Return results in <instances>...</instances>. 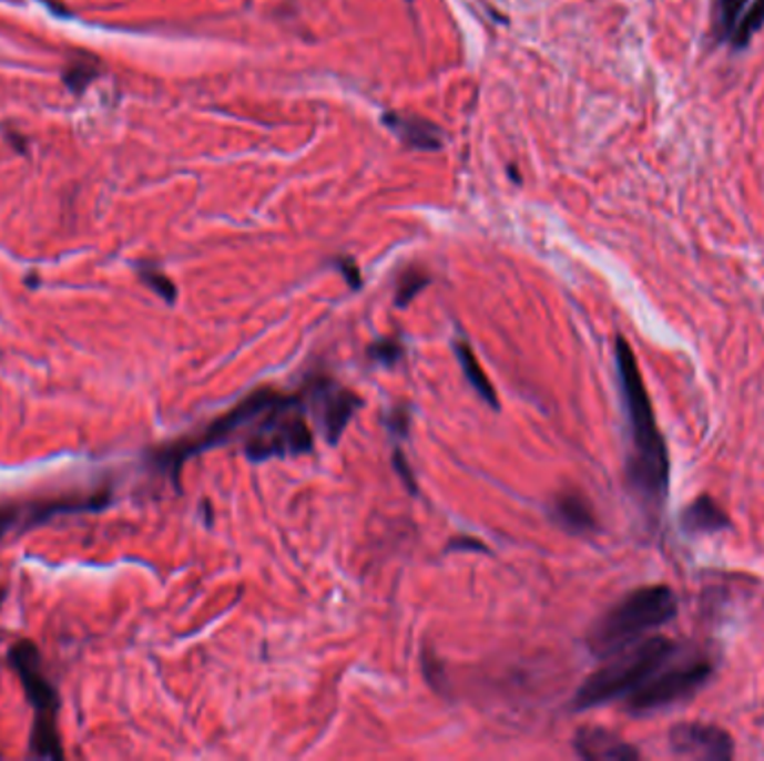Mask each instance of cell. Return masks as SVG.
I'll list each match as a JSON object with an SVG mask.
<instances>
[{
    "label": "cell",
    "mask_w": 764,
    "mask_h": 761,
    "mask_svg": "<svg viewBox=\"0 0 764 761\" xmlns=\"http://www.w3.org/2000/svg\"><path fill=\"white\" fill-rule=\"evenodd\" d=\"M678 610V596L669 585L638 587L594 621L585 644L594 657L608 659L671 624Z\"/></svg>",
    "instance_id": "cell-2"
},
{
    "label": "cell",
    "mask_w": 764,
    "mask_h": 761,
    "mask_svg": "<svg viewBox=\"0 0 764 761\" xmlns=\"http://www.w3.org/2000/svg\"><path fill=\"white\" fill-rule=\"evenodd\" d=\"M6 594H8V589H6V587H0V605H3V600H6Z\"/></svg>",
    "instance_id": "cell-26"
},
{
    "label": "cell",
    "mask_w": 764,
    "mask_h": 761,
    "mask_svg": "<svg viewBox=\"0 0 764 761\" xmlns=\"http://www.w3.org/2000/svg\"><path fill=\"white\" fill-rule=\"evenodd\" d=\"M338 268H340V272L345 275V279H347L354 288H360L363 279H360L358 266H356L352 259H338Z\"/></svg>",
    "instance_id": "cell-23"
},
{
    "label": "cell",
    "mask_w": 764,
    "mask_h": 761,
    "mask_svg": "<svg viewBox=\"0 0 764 761\" xmlns=\"http://www.w3.org/2000/svg\"><path fill=\"white\" fill-rule=\"evenodd\" d=\"M394 467H396V472L400 474L403 483H405V485H407L411 492H416V483H414L411 470L407 467V461H405V455H403L400 451H396V453H394Z\"/></svg>",
    "instance_id": "cell-22"
},
{
    "label": "cell",
    "mask_w": 764,
    "mask_h": 761,
    "mask_svg": "<svg viewBox=\"0 0 764 761\" xmlns=\"http://www.w3.org/2000/svg\"><path fill=\"white\" fill-rule=\"evenodd\" d=\"M139 277H141V281H143L150 290H155V292H157L160 297H164L169 304L175 301L177 288H175V284H173L160 268H155V266H141V268H139Z\"/></svg>",
    "instance_id": "cell-18"
},
{
    "label": "cell",
    "mask_w": 764,
    "mask_h": 761,
    "mask_svg": "<svg viewBox=\"0 0 764 761\" xmlns=\"http://www.w3.org/2000/svg\"><path fill=\"white\" fill-rule=\"evenodd\" d=\"M574 752L588 761H635L642 757L633 743L601 726L581 728L574 734Z\"/></svg>",
    "instance_id": "cell-10"
},
{
    "label": "cell",
    "mask_w": 764,
    "mask_h": 761,
    "mask_svg": "<svg viewBox=\"0 0 764 761\" xmlns=\"http://www.w3.org/2000/svg\"><path fill=\"white\" fill-rule=\"evenodd\" d=\"M314 449V435L307 422V407L299 395H282L268 402V407L246 429L244 451L251 461L286 459V455L309 453Z\"/></svg>",
    "instance_id": "cell-4"
},
{
    "label": "cell",
    "mask_w": 764,
    "mask_h": 761,
    "mask_svg": "<svg viewBox=\"0 0 764 761\" xmlns=\"http://www.w3.org/2000/svg\"><path fill=\"white\" fill-rule=\"evenodd\" d=\"M680 650L682 646L666 637H649L613 657H608V664L579 686L572 699V710H592L610 701L627 699Z\"/></svg>",
    "instance_id": "cell-3"
},
{
    "label": "cell",
    "mask_w": 764,
    "mask_h": 761,
    "mask_svg": "<svg viewBox=\"0 0 764 761\" xmlns=\"http://www.w3.org/2000/svg\"><path fill=\"white\" fill-rule=\"evenodd\" d=\"M277 391L273 389H259L255 393H251L248 398H244L237 407H233L228 413H224L222 418H217L206 431H202L195 438H189L186 442H180L175 446H169L164 451L157 453V463H162L166 470H171L173 479L180 481L182 467L189 459L193 455L208 451L217 444L228 442L235 433H240V429H248L251 422L268 407V402L275 398Z\"/></svg>",
    "instance_id": "cell-7"
},
{
    "label": "cell",
    "mask_w": 764,
    "mask_h": 761,
    "mask_svg": "<svg viewBox=\"0 0 764 761\" xmlns=\"http://www.w3.org/2000/svg\"><path fill=\"white\" fill-rule=\"evenodd\" d=\"M369 358L378 364L394 367L403 358V347L396 340H378L369 347Z\"/></svg>",
    "instance_id": "cell-19"
},
{
    "label": "cell",
    "mask_w": 764,
    "mask_h": 761,
    "mask_svg": "<svg viewBox=\"0 0 764 761\" xmlns=\"http://www.w3.org/2000/svg\"><path fill=\"white\" fill-rule=\"evenodd\" d=\"M764 25V0H753V3L748 6V10H744V14L740 17L733 34H731V45L735 50H744L753 34Z\"/></svg>",
    "instance_id": "cell-16"
},
{
    "label": "cell",
    "mask_w": 764,
    "mask_h": 761,
    "mask_svg": "<svg viewBox=\"0 0 764 761\" xmlns=\"http://www.w3.org/2000/svg\"><path fill=\"white\" fill-rule=\"evenodd\" d=\"M429 275L422 268H407L403 270V275L398 277V286H396V307H407V304L429 284Z\"/></svg>",
    "instance_id": "cell-17"
},
{
    "label": "cell",
    "mask_w": 764,
    "mask_h": 761,
    "mask_svg": "<svg viewBox=\"0 0 764 761\" xmlns=\"http://www.w3.org/2000/svg\"><path fill=\"white\" fill-rule=\"evenodd\" d=\"M302 402L309 407L316 415L327 442L336 444L354 413L363 407V400L349 391L347 387H340L327 376H312L302 389Z\"/></svg>",
    "instance_id": "cell-8"
},
{
    "label": "cell",
    "mask_w": 764,
    "mask_h": 761,
    "mask_svg": "<svg viewBox=\"0 0 764 761\" xmlns=\"http://www.w3.org/2000/svg\"><path fill=\"white\" fill-rule=\"evenodd\" d=\"M615 362L622 400L631 431V459L627 463V483L646 514H662L671 490V459L655 409L635 360L631 344L618 338Z\"/></svg>",
    "instance_id": "cell-1"
},
{
    "label": "cell",
    "mask_w": 764,
    "mask_h": 761,
    "mask_svg": "<svg viewBox=\"0 0 764 761\" xmlns=\"http://www.w3.org/2000/svg\"><path fill=\"white\" fill-rule=\"evenodd\" d=\"M680 527L689 536H713L731 527L726 512L709 494L691 501L680 514Z\"/></svg>",
    "instance_id": "cell-11"
},
{
    "label": "cell",
    "mask_w": 764,
    "mask_h": 761,
    "mask_svg": "<svg viewBox=\"0 0 764 761\" xmlns=\"http://www.w3.org/2000/svg\"><path fill=\"white\" fill-rule=\"evenodd\" d=\"M454 351H456V358H458V362H461L464 373H466L468 382L472 384V389H475L492 409H499L497 391H495L490 378L486 376V371H483L479 358L475 356L472 347L466 344V342H456V344H454Z\"/></svg>",
    "instance_id": "cell-14"
},
{
    "label": "cell",
    "mask_w": 764,
    "mask_h": 761,
    "mask_svg": "<svg viewBox=\"0 0 764 761\" xmlns=\"http://www.w3.org/2000/svg\"><path fill=\"white\" fill-rule=\"evenodd\" d=\"M383 121L409 147H416V150L442 147V134H440L438 125H434L420 116H405L398 112H389L383 116Z\"/></svg>",
    "instance_id": "cell-13"
},
{
    "label": "cell",
    "mask_w": 764,
    "mask_h": 761,
    "mask_svg": "<svg viewBox=\"0 0 764 761\" xmlns=\"http://www.w3.org/2000/svg\"><path fill=\"white\" fill-rule=\"evenodd\" d=\"M10 664L14 672L19 675L23 690L28 695V701L32 703L37 717H34V728H32V750L39 757H50V759H61L63 748H61V734H59V692L54 683L48 679L43 672L41 664V652L32 641H19L10 648Z\"/></svg>",
    "instance_id": "cell-5"
},
{
    "label": "cell",
    "mask_w": 764,
    "mask_h": 761,
    "mask_svg": "<svg viewBox=\"0 0 764 761\" xmlns=\"http://www.w3.org/2000/svg\"><path fill=\"white\" fill-rule=\"evenodd\" d=\"M746 3L748 0H713V32L717 41H731Z\"/></svg>",
    "instance_id": "cell-15"
},
{
    "label": "cell",
    "mask_w": 764,
    "mask_h": 761,
    "mask_svg": "<svg viewBox=\"0 0 764 761\" xmlns=\"http://www.w3.org/2000/svg\"><path fill=\"white\" fill-rule=\"evenodd\" d=\"M550 516L561 529L570 534H592L599 527L592 505L579 492L559 494L550 507Z\"/></svg>",
    "instance_id": "cell-12"
},
{
    "label": "cell",
    "mask_w": 764,
    "mask_h": 761,
    "mask_svg": "<svg viewBox=\"0 0 764 761\" xmlns=\"http://www.w3.org/2000/svg\"><path fill=\"white\" fill-rule=\"evenodd\" d=\"M385 420H387V426H389V429H394L396 433H400V431L405 433V429H407V422H409V420H407V413H405V409H396V411H394V415H387Z\"/></svg>",
    "instance_id": "cell-24"
},
{
    "label": "cell",
    "mask_w": 764,
    "mask_h": 761,
    "mask_svg": "<svg viewBox=\"0 0 764 761\" xmlns=\"http://www.w3.org/2000/svg\"><path fill=\"white\" fill-rule=\"evenodd\" d=\"M713 661L706 655L680 650L644 686L624 699L627 712L649 717L691 699L713 677Z\"/></svg>",
    "instance_id": "cell-6"
},
{
    "label": "cell",
    "mask_w": 764,
    "mask_h": 761,
    "mask_svg": "<svg viewBox=\"0 0 764 761\" xmlns=\"http://www.w3.org/2000/svg\"><path fill=\"white\" fill-rule=\"evenodd\" d=\"M669 748L684 759L729 761L735 757L733 737L724 728L704 721L675 723L669 732Z\"/></svg>",
    "instance_id": "cell-9"
},
{
    "label": "cell",
    "mask_w": 764,
    "mask_h": 761,
    "mask_svg": "<svg viewBox=\"0 0 764 761\" xmlns=\"http://www.w3.org/2000/svg\"><path fill=\"white\" fill-rule=\"evenodd\" d=\"M94 76H96V72H94L88 63H81V65H72V68L65 72V83H68L74 92H81Z\"/></svg>",
    "instance_id": "cell-21"
},
{
    "label": "cell",
    "mask_w": 764,
    "mask_h": 761,
    "mask_svg": "<svg viewBox=\"0 0 764 761\" xmlns=\"http://www.w3.org/2000/svg\"><path fill=\"white\" fill-rule=\"evenodd\" d=\"M422 670H425V677L434 690H438V692L447 690V679H445V672L440 668V661L431 652L422 655Z\"/></svg>",
    "instance_id": "cell-20"
},
{
    "label": "cell",
    "mask_w": 764,
    "mask_h": 761,
    "mask_svg": "<svg viewBox=\"0 0 764 761\" xmlns=\"http://www.w3.org/2000/svg\"><path fill=\"white\" fill-rule=\"evenodd\" d=\"M451 545H466V549H486V545L483 543H477V541H472V538H456Z\"/></svg>",
    "instance_id": "cell-25"
}]
</instances>
